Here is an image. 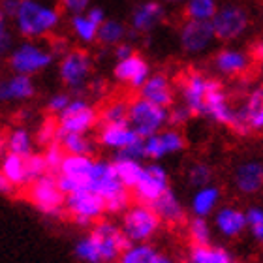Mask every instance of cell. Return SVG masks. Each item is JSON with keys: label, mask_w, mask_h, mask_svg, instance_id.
I'll return each instance as SVG.
<instances>
[{"label": "cell", "mask_w": 263, "mask_h": 263, "mask_svg": "<svg viewBox=\"0 0 263 263\" xmlns=\"http://www.w3.org/2000/svg\"><path fill=\"white\" fill-rule=\"evenodd\" d=\"M62 15L64 11L57 0H21L11 25L21 40H49L59 32Z\"/></svg>", "instance_id": "6da1fadb"}, {"label": "cell", "mask_w": 263, "mask_h": 263, "mask_svg": "<svg viewBox=\"0 0 263 263\" xmlns=\"http://www.w3.org/2000/svg\"><path fill=\"white\" fill-rule=\"evenodd\" d=\"M88 190H92V192L104 197L105 213L111 214V216L122 214L134 203L132 190H128L119 179L113 160H94L92 171L88 175Z\"/></svg>", "instance_id": "7a4b0ae2"}, {"label": "cell", "mask_w": 263, "mask_h": 263, "mask_svg": "<svg viewBox=\"0 0 263 263\" xmlns=\"http://www.w3.org/2000/svg\"><path fill=\"white\" fill-rule=\"evenodd\" d=\"M59 81L73 96H83L87 92L90 79L94 77V57L88 47L71 45L57 62Z\"/></svg>", "instance_id": "3957f363"}, {"label": "cell", "mask_w": 263, "mask_h": 263, "mask_svg": "<svg viewBox=\"0 0 263 263\" xmlns=\"http://www.w3.org/2000/svg\"><path fill=\"white\" fill-rule=\"evenodd\" d=\"M59 61L47 40H21L6 57V68L13 73L38 76Z\"/></svg>", "instance_id": "277c9868"}, {"label": "cell", "mask_w": 263, "mask_h": 263, "mask_svg": "<svg viewBox=\"0 0 263 263\" xmlns=\"http://www.w3.org/2000/svg\"><path fill=\"white\" fill-rule=\"evenodd\" d=\"M27 201L38 213L47 218L62 220L66 218V194L59 186L57 175L45 173L36 181H32L27 188H23Z\"/></svg>", "instance_id": "5b68a950"}, {"label": "cell", "mask_w": 263, "mask_h": 263, "mask_svg": "<svg viewBox=\"0 0 263 263\" xmlns=\"http://www.w3.org/2000/svg\"><path fill=\"white\" fill-rule=\"evenodd\" d=\"M216 42L231 44L241 40L252 25L250 10L241 0H222L218 10L211 19Z\"/></svg>", "instance_id": "8992f818"}, {"label": "cell", "mask_w": 263, "mask_h": 263, "mask_svg": "<svg viewBox=\"0 0 263 263\" xmlns=\"http://www.w3.org/2000/svg\"><path fill=\"white\" fill-rule=\"evenodd\" d=\"M162 220L151 205L132 203L121 214V228L132 242H148L162 230Z\"/></svg>", "instance_id": "52a82bcc"}, {"label": "cell", "mask_w": 263, "mask_h": 263, "mask_svg": "<svg viewBox=\"0 0 263 263\" xmlns=\"http://www.w3.org/2000/svg\"><path fill=\"white\" fill-rule=\"evenodd\" d=\"M57 124H59L57 141L64 134H88L98 128L100 109L85 96H73L70 105L57 117Z\"/></svg>", "instance_id": "ba28073f"}, {"label": "cell", "mask_w": 263, "mask_h": 263, "mask_svg": "<svg viewBox=\"0 0 263 263\" xmlns=\"http://www.w3.org/2000/svg\"><path fill=\"white\" fill-rule=\"evenodd\" d=\"M88 235L92 237L96 247H98L102 263H117L122 252L132 245L126 233L122 231L121 224H117L105 216L90 226Z\"/></svg>", "instance_id": "9c48e42d"}, {"label": "cell", "mask_w": 263, "mask_h": 263, "mask_svg": "<svg viewBox=\"0 0 263 263\" xmlns=\"http://www.w3.org/2000/svg\"><path fill=\"white\" fill-rule=\"evenodd\" d=\"M105 201L92 190H79L70 196H66V218L71 224L90 230L94 222H98L105 216Z\"/></svg>", "instance_id": "30bf717a"}, {"label": "cell", "mask_w": 263, "mask_h": 263, "mask_svg": "<svg viewBox=\"0 0 263 263\" xmlns=\"http://www.w3.org/2000/svg\"><path fill=\"white\" fill-rule=\"evenodd\" d=\"M128 119H130V126L137 134H141L143 137H148L167 128L170 109L153 104V102H148V100L141 98V96H136V98L130 100Z\"/></svg>", "instance_id": "8fae6325"}, {"label": "cell", "mask_w": 263, "mask_h": 263, "mask_svg": "<svg viewBox=\"0 0 263 263\" xmlns=\"http://www.w3.org/2000/svg\"><path fill=\"white\" fill-rule=\"evenodd\" d=\"M167 6L160 0H139L132 6L128 15V27L134 38H141L153 34L158 27L167 21Z\"/></svg>", "instance_id": "7c38bea8"}, {"label": "cell", "mask_w": 263, "mask_h": 263, "mask_svg": "<svg viewBox=\"0 0 263 263\" xmlns=\"http://www.w3.org/2000/svg\"><path fill=\"white\" fill-rule=\"evenodd\" d=\"M179 47L184 55L199 57L207 53L216 42L211 21H196V19H182L177 30Z\"/></svg>", "instance_id": "4fadbf2b"}, {"label": "cell", "mask_w": 263, "mask_h": 263, "mask_svg": "<svg viewBox=\"0 0 263 263\" xmlns=\"http://www.w3.org/2000/svg\"><path fill=\"white\" fill-rule=\"evenodd\" d=\"M211 76L205 71L190 68L182 71L177 77V92L181 96V104H184L188 109L192 111L194 117L205 115V94H207V85Z\"/></svg>", "instance_id": "5bb4252c"}, {"label": "cell", "mask_w": 263, "mask_h": 263, "mask_svg": "<svg viewBox=\"0 0 263 263\" xmlns=\"http://www.w3.org/2000/svg\"><path fill=\"white\" fill-rule=\"evenodd\" d=\"M171 188L170 184V173L160 162H151L145 165L141 179L137 181V184L132 188V196L136 203H145L151 205L158 199L164 192H167Z\"/></svg>", "instance_id": "9a60e30c"}, {"label": "cell", "mask_w": 263, "mask_h": 263, "mask_svg": "<svg viewBox=\"0 0 263 263\" xmlns=\"http://www.w3.org/2000/svg\"><path fill=\"white\" fill-rule=\"evenodd\" d=\"M259 130H263V85L247 94L242 105L235 109V122L231 126V132L239 136H248Z\"/></svg>", "instance_id": "2e32d148"}, {"label": "cell", "mask_w": 263, "mask_h": 263, "mask_svg": "<svg viewBox=\"0 0 263 263\" xmlns=\"http://www.w3.org/2000/svg\"><path fill=\"white\" fill-rule=\"evenodd\" d=\"M151 73H153V66L139 51L134 53L132 57H128V59L115 61L113 70H111V76H113L115 83L124 85L130 90H137V92L151 77Z\"/></svg>", "instance_id": "e0dca14e"}, {"label": "cell", "mask_w": 263, "mask_h": 263, "mask_svg": "<svg viewBox=\"0 0 263 263\" xmlns=\"http://www.w3.org/2000/svg\"><path fill=\"white\" fill-rule=\"evenodd\" d=\"M211 121L224 124L231 130L235 122V109L230 105V96L226 92L224 85L220 79L211 76L207 85V94H205V115Z\"/></svg>", "instance_id": "ac0fdd59"}, {"label": "cell", "mask_w": 263, "mask_h": 263, "mask_svg": "<svg viewBox=\"0 0 263 263\" xmlns=\"http://www.w3.org/2000/svg\"><path fill=\"white\" fill-rule=\"evenodd\" d=\"M186 148V137L181 128H164L158 134L145 137V160L158 162V160L182 153Z\"/></svg>", "instance_id": "d6986e66"}, {"label": "cell", "mask_w": 263, "mask_h": 263, "mask_svg": "<svg viewBox=\"0 0 263 263\" xmlns=\"http://www.w3.org/2000/svg\"><path fill=\"white\" fill-rule=\"evenodd\" d=\"M252 61L254 59L250 55V51L226 45V47H220L213 55V68L216 73L224 77H241L250 70Z\"/></svg>", "instance_id": "ffe728a7"}, {"label": "cell", "mask_w": 263, "mask_h": 263, "mask_svg": "<svg viewBox=\"0 0 263 263\" xmlns=\"http://www.w3.org/2000/svg\"><path fill=\"white\" fill-rule=\"evenodd\" d=\"M38 87L32 76H23L10 71L8 76H0V104H21L36 98Z\"/></svg>", "instance_id": "44dd1931"}, {"label": "cell", "mask_w": 263, "mask_h": 263, "mask_svg": "<svg viewBox=\"0 0 263 263\" xmlns=\"http://www.w3.org/2000/svg\"><path fill=\"white\" fill-rule=\"evenodd\" d=\"M139 96L156 105L170 109L177 102V85L165 71H153L145 85L139 88Z\"/></svg>", "instance_id": "7402d4cb"}, {"label": "cell", "mask_w": 263, "mask_h": 263, "mask_svg": "<svg viewBox=\"0 0 263 263\" xmlns=\"http://www.w3.org/2000/svg\"><path fill=\"white\" fill-rule=\"evenodd\" d=\"M96 130H98L96 132L98 147L111 148L115 153L143 139L141 134H137L130 124H104V126H98Z\"/></svg>", "instance_id": "603a6c76"}, {"label": "cell", "mask_w": 263, "mask_h": 263, "mask_svg": "<svg viewBox=\"0 0 263 263\" xmlns=\"http://www.w3.org/2000/svg\"><path fill=\"white\" fill-rule=\"evenodd\" d=\"M151 207L156 211V214L160 216L162 224L167 226V228H181V226H186L188 222V214L182 207V203L179 201V197L175 196L173 190H167L162 196L156 199L154 203H151Z\"/></svg>", "instance_id": "cb8c5ba5"}, {"label": "cell", "mask_w": 263, "mask_h": 263, "mask_svg": "<svg viewBox=\"0 0 263 263\" xmlns=\"http://www.w3.org/2000/svg\"><path fill=\"white\" fill-rule=\"evenodd\" d=\"M233 184L241 194L252 196L263 188V164L258 160L242 162L233 173Z\"/></svg>", "instance_id": "d4e9b609"}, {"label": "cell", "mask_w": 263, "mask_h": 263, "mask_svg": "<svg viewBox=\"0 0 263 263\" xmlns=\"http://www.w3.org/2000/svg\"><path fill=\"white\" fill-rule=\"evenodd\" d=\"M68 30H70L71 38L83 47H90V45L98 44L100 25H96L87 13L68 15Z\"/></svg>", "instance_id": "484cf974"}, {"label": "cell", "mask_w": 263, "mask_h": 263, "mask_svg": "<svg viewBox=\"0 0 263 263\" xmlns=\"http://www.w3.org/2000/svg\"><path fill=\"white\" fill-rule=\"evenodd\" d=\"M214 226L224 237L235 239L247 230V213L235 207H222L214 216Z\"/></svg>", "instance_id": "4316f807"}, {"label": "cell", "mask_w": 263, "mask_h": 263, "mask_svg": "<svg viewBox=\"0 0 263 263\" xmlns=\"http://www.w3.org/2000/svg\"><path fill=\"white\" fill-rule=\"evenodd\" d=\"M132 36L130 27L126 21L115 19V17H107L98 30V45H102L104 49H113L115 45H119L121 42L128 40Z\"/></svg>", "instance_id": "83f0119b"}, {"label": "cell", "mask_w": 263, "mask_h": 263, "mask_svg": "<svg viewBox=\"0 0 263 263\" xmlns=\"http://www.w3.org/2000/svg\"><path fill=\"white\" fill-rule=\"evenodd\" d=\"M94 160L96 158H94V156H88V154H66L61 164V170H59L57 175L77 179V181L85 182L88 188V175H90V171H92Z\"/></svg>", "instance_id": "f1b7e54d"}, {"label": "cell", "mask_w": 263, "mask_h": 263, "mask_svg": "<svg viewBox=\"0 0 263 263\" xmlns=\"http://www.w3.org/2000/svg\"><path fill=\"white\" fill-rule=\"evenodd\" d=\"M0 170L6 175V179L10 181V184L15 190H23L28 186L27 181V170H25V156L13 153H6L0 158Z\"/></svg>", "instance_id": "f546056e"}, {"label": "cell", "mask_w": 263, "mask_h": 263, "mask_svg": "<svg viewBox=\"0 0 263 263\" xmlns=\"http://www.w3.org/2000/svg\"><path fill=\"white\" fill-rule=\"evenodd\" d=\"M36 137L27 126H13L6 132V153L28 156L34 153Z\"/></svg>", "instance_id": "4dcf8cb0"}, {"label": "cell", "mask_w": 263, "mask_h": 263, "mask_svg": "<svg viewBox=\"0 0 263 263\" xmlns=\"http://www.w3.org/2000/svg\"><path fill=\"white\" fill-rule=\"evenodd\" d=\"M188 263H237L226 248L216 245H190Z\"/></svg>", "instance_id": "1f68e13d"}, {"label": "cell", "mask_w": 263, "mask_h": 263, "mask_svg": "<svg viewBox=\"0 0 263 263\" xmlns=\"http://www.w3.org/2000/svg\"><path fill=\"white\" fill-rule=\"evenodd\" d=\"M220 192L218 186H213V184H207V186L197 188L196 194H194L192 201H190V211H192L194 216H203L207 218L209 214L214 213V209L220 201Z\"/></svg>", "instance_id": "d6a6232c"}, {"label": "cell", "mask_w": 263, "mask_h": 263, "mask_svg": "<svg viewBox=\"0 0 263 263\" xmlns=\"http://www.w3.org/2000/svg\"><path fill=\"white\" fill-rule=\"evenodd\" d=\"M113 164H115L117 175L122 181V184L132 190L136 186L137 181L141 179L143 171H145V165L141 164V160L136 158H128V156H122V154H115L113 156Z\"/></svg>", "instance_id": "836d02e7"}, {"label": "cell", "mask_w": 263, "mask_h": 263, "mask_svg": "<svg viewBox=\"0 0 263 263\" xmlns=\"http://www.w3.org/2000/svg\"><path fill=\"white\" fill-rule=\"evenodd\" d=\"M162 252L151 242H132L117 263H160Z\"/></svg>", "instance_id": "e575fe53"}, {"label": "cell", "mask_w": 263, "mask_h": 263, "mask_svg": "<svg viewBox=\"0 0 263 263\" xmlns=\"http://www.w3.org/2000/svg\"><path fill=\"white\" fill-rule=\"evenodd\" d=\"M59 143L66 151V154H88L94 156L98 151L96 137H90L88 134H64L59 137Z\"/></svg>", "instance_id": "d590c367"}, {"label": "cell", "mask_w": 263, "mask_h": 263, "mask_svg": "<svg viewBox=\"0 0 263 263\" xmlns=\"http://www.w3.org/2000/svg\"><path fill=\"white\" fill-rule=\"evenodd\" d=\"M130 100H111L100 107V124H130Z\"/></svg>", "instance_id": "8d00e7d4"}, {"label": "cell", "mask_w": 263, "mask_h": 263, "mask_svg": "<svg viewBox=\"0 0 263 263\" xmlns=\"http://www.w3.org/2000/svg\"><path fill=\"white\" fill-rule=\"evenodd\" d=\"M220 6V0H186L182 4L184 19L196 21H211Z\"/></svg>", "instance_id": "74e56055"}, {"label": "cell", "mask_w": 263, "mask_h": 263, "mask_svg": "<svg viewBox=\"0 0 263 263\" xmlns=\"http://www.w3.org/2000/svg\"><path fill=\"white\" fill-rule=\"evenodd\" d=\"M186 235L190 245H211V226H209L207 218L203 216H194L188 218L186 222Z\"/></svg>", "instance_id": "f35d334b"}, {"label": "cell", "mask_w": 263, "mask_h": 263, "mask_svg": "<svg viewBox=\"0 0 263 263\" xmlns=\"http://www.w3.org/2000/svg\"><path fill=\"white\" fill-rule=\"evenodd\" d=\"M73 256L81 263H102V258H100L98 247L90 235H83L79 237L73 245Z\"/></svg>", "instance_id": "ab89813d"}, {"label": "cell", "mask_w": 263, "mask_h": 263, "mask_svg": "<svg viewBox=\"0 0 263 263\" xmlns=\"http://www.w3.org/2000/svg\"><path fill=\"white\" fill-rule=\"evenodd\" d=\"M57 136H59V124H57V117L47 115L44 119V122L38 126L34 137H36V145L38 147H47L53 141H57Z\"/></svg>", "instance_id": "60d3db41"}, {"label": "cell", "mask_w": 263, "mask_h": 263, "mask_svg": "<svg viewBox=\"0 0 263 263\" xmlns=\"http://www.w3.org/2000/svg\"><path fill=\"white\" fill-rule=\"evenodd\" d=\"M213 167L205 162H196V164L190 165V170H188V182H190V186L194 188H201V186H207L211 184L213 181Z\"/></svg>", "instance_id": "b9f144b4"}, {"label": "cell", "mask_w": 263, "mask_h": 263, "mask_svg": "<svg viewBox=\"0 0 263 263\" xmlns=\"http://www.w3.org/2000/svg\"><path fill=\"white\" fill-rule=\"evenodd\" d=\"M25 170H27L28 184L32 181H36V179H40V177H44L45 173H49L47 164H45L44 153H36V151H34L32 154L25 156Z\"/></svg>", "instance_id": "7bdbcfd3"}, {"label": "cell", "mask_w": 263, "mask_h": 263, "mask_svg": "<svg viewBox=\"0 0 263 263\" xmlns=\"http://www.w3.org/2000/svg\"><path fill=\"white\" fill-rule=\"evenodd\" d=\"M73 100V94L70 90H59V92H53L49 98L45 100V113L53 117H59L62 111L70 105V102Z\"/></svg>", "instance_id": "ee69618b"}, {"label": "cell", "mask_w": 263, "mask_h": 263, "mask_svg": "<svg viewBox=\"0 0 263 263\" xmlns=\"http://www.w3.org/2000/svg\"><path fill=\"white\" fill-rule=\"evenodd\" d=\"M64 156H66V151L62 148V145L59 141H53L51 145L44 147V158H45V164H47L49 173H53V175L59 173Z\"/></svg>", "instance_id": "f6af8a7d"}, {"label": "cell", "mask_w": 263, "mask_h": 263, "mask_svg": "<svg viewBox=\"0 0 263 263\" xmlns=\"http://www.w3.org/2000/svg\"><path fill=\"white\" fill-rule=\"evenodd\" d=\"M247 226L254 239L263 245V209L250 207L247 211Z\"/></svg>", "instance_id": "bcb514c9"}, {"label": "cell", "mask_w": 263, "mask_h": 263, "mask_svg": "<svg viewBox=\"0 0 263 263\" xmlns=\"http://www.w3.org/2000/svg\"><path fill=\"white\" fill-rule=\"evenodd\" d=\"M190 119H194L192 111L188 109L184 104H175L170 107V122H167V126L182 128Z\"/></svg>", "instance_id": "7dc6e473"}, {"label": "cell", "mask_w": 263, "mask_h": 263, "mask_svg": "<svg viewBox=\"0 0 263 263\" xmlns=\"http://www.w3.org/2000/svg\"><path fill=\"white\" fill-rule=\"evenodd\" d=\"M57 4L61 6L66 15H73V13H85L94 4V0H57Z\"/></svg>", "instance_id": "c3c4849f"}, {"label": "cell", "mask_w": 263, "mask_h": 263, "mask_svg": "<svg viewBox=\"0 0 263 263\" xmlns=\"http://www.w3.org/2000/svg\"><path fill=\"white\" fill-rule=\"evenodd\" d=\"M111 53V59L113 61H122V59H128V57H132L134 53H137V45L132 44V40H124V42H121L119 45H115L113 49H109Z\"/></svg>", "instance_id": "681fc988"}, {"label": "cell", "mask_w": 263, "mask_h": 263, "mask_svg": "<svg viewBox=\"0 0 263 263\" xmlns=\"http://www.w3.org/2000/svg\"><path fill=\"white\" fill-rule=\"evenodd\" d=\"M15 30H11V28L0 34V59H6L11 53V49L15 47Z\"/></svg>", "instance_id": "f907efd6"}, {"label": "cell", "mask_w": 263, "mask_h": 263, "mask_svg": "<svg viewBox=\"0 0 263 263\" xmlns=\"http://www.w3.org/2000/svg\"><path fill=\"white\" fill-rule=\"evenodd\" d=\"M47 42H49L51 49H53V53L57 55V59L64 55L66 51H68V49L71 47L70 42H68V38H64V36H59V34H55V36H51V38L47 40Z\"/></svg>", "instance_id": "816d5d0a"}, {"label": "cell", "mask_w": 263, "mask_h": 263, "mask_svg": "<svg viewBox=\"0 0 263 263\" xmlns=\"http://www.w3.org/2000/svg\"><path fill=\"white\" fill-rule=\"evenodd\" d=\"M85 13H87L96 25H102V23L107 19V11H105V8H102V6H98V4H92Z\"/></svg>", "instance_id": "f5cc1de1"}, {"label": "cell", "mask_w": 263, "mask_h": 263, "mask_svg": "<svg viewBox=\"0 0 263 263\" xmlns=\"http://www.w3.org/2000/svg\"><path fill=\"white\" fill-rule=\"evenodd\" d=\"M105 87H107V83H105L104 77L94 76L92 79H90V83H88L87 92H92L94 96H102V94L105 92Z\"/></svg>", "instance_id": "db71d44e"}, {"label": "cell", "mask_w": 263, "mask_h": 263, "mask_svg": "<svg viewBox=\"0 0 263 263\" xmlns=\"http://www.w3.org/2000/svg\"><path fill=\"white\" fill-rule=\"evenodd\" d=\"M19 4H21V0H0V10L4 11L6 15L11 19V17L15 15Z\"/></svg>", "instance_id": "11a10c76"}, {"label": "cell", "mask_w": 263, "mask_h": 263, "mask_svg": "<svg viewBox=\"0 0 263 263\" xmlns=\"http://www.w3.org/2000/svg\"><path fill=\"white\" fill-rule=\"evenodd\" d=\"M11 194H15V188L11 186L10 181L6 179V175L0 170V196H11Z\"/></svg>", "instance_id": "9f6ffc18"}, {"label": "cell", "mask_w": 263, "mask_h": 263, "mask_svg": "<svg viewBox=\"0 0 263 263\" xmlns=\"http://www.w3.org/2000/svg\"><path fill=\"white\" fill-rule=\"evenodd\" d=\"M250 55H252L254 61L263 62V38L258 40V42H254L252 47H250Z\"/></svg>", "instance_id": "6f0895ef"}, {"label": "cell", "mask_w": 263, "mask_h": 263, "mask_svg": "<svg viewBox=\"0 0 263 263\" xmlns=\"http://www.w3.org/2000/svg\"><path fill=\"white\" fill-rule=\"evenodd\" d=\"M10 23H11V19L8 15H6L4 11L0 10V34L4 32V30H8L10 28Z\"/></svg>", "instance_id": "680465c9"}, {"label": "cell", "mask_w": 263, "mask_h": 263, "mask_svg": "<svg viewBox=\"0 0 263 263\" xmlns=\"http://www.w3.org/2000/svg\"><path fill=\"white\" fill-rule=\"evenodd\" d=\"M160 2H162V4H165L167 8H179V6L182 8V4H184L186 0H160Z\"/></svg>", "instance_id": "91938a15"}, {"label": "cell", "mask_w": 263, "mask_h": 263, "mask_svg": "<svg viewBox=\"0 0 263 263\" xmlns=\"http://www.w3.org/2000/svg\"><path fill=\"white\" fill-rule=\"evenodd\" d=\"M6 154V132L0 128V158Z\"/></svg>", "instance_id": "94428289"}, {"label": "cell", "mask_w": 263, "mask_h": 263, "mask_svg": "<svg viewBox=\"0 0 263 263\" xmlns=\"http://www.w3.org/2000/svg\"><path fill=\"white\" fill-rule=\"evenodd\" d=\"M160 263H179V261H175L173 258H170V256H165V254H162V261Z\"/></svg>", "instance_id": "6125c7cd"}, {"label": "cell", "mask_w": 263, "mask_h": 263, "mask_svg": "<svg viewBox=\"0 0 263 263\" xmlns=\"http://www.w3.org/2000/svg\"><path fill=\"white\" fill-rule=\"evenodd\" d=\"M0 73H2V59H0Z\"/></svg>", "instance_id": "be15d7a7"}]
</instances>
